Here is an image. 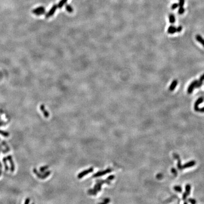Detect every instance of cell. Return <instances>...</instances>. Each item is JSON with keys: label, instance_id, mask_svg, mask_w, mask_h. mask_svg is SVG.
<instances>
[{"label": "cell", "instance_id": "1", "mask_svg": "<svg viewBox=\"0 0 204 204\" xmlns=\"http://www.w3.org/2000/svg\"><path fill=\"white\" fill-rule=\"evenodd\" d=\"M115 178L114 175L109 176L106 180H96V184L94 185L93 188L90 189L88 190V194L90 195H96L97 192H99L101 190L102 186L104 184H110L111 183V181L114 180Z\"/></svg>", "mask_w": 204, "mask_h": 204}, {"label": "cell", "instance_id": "2", "mask_svg": "<svg viewBox=\"0 0 204 204\" xmlns=\"http://www.w3.org/2000/svg\"><path fill=\"white\" fill-rule=\"evenodd\" d=\"M33 173L36 175V176L40 179H44L45 178H46L49 175H50V173H51V172L50 171H47L46 172H43V173H39L37 170H36V168H34L33 169Z\"/></svg>", "mask_w": 204, "mask_h": 204}, {"label": "cell", "instance_id": "3", "mask_svg": "<svg viewBox=\"0 0 204 204\" xmlns=\"http://www.w3.org/2000/svg\"><path fill=\"white\" fill-rule=\"evenodd\" d=\"M45 12V9L43 6L38 7L32 11V13L36 16H40L44 14Z\"/></svg>", "mask_w": 204, "mask_h": 204}, {"label": "cell", "instance_id": "4", "mask_svg": "<svg viewBox=\"0 0 204 204\" xmlns=\"http://www.w3.org/2000/svg\"><path fill=\"white\" fill-rule=\"evenodd\" d=\"M113 169L112 168H108L107 169H106L105 171H99L97 173H96L94 174L92 177L93 178H95V177H100V176H104L108 173H110L113 171Z\"/></svg>", "mask_w": 204, "mask_h": 204}, {"label": "cell", "instance_id": "5", "mask_svg": "<svg viewBox=\"0 0 204 204\" xmlns=\"http://www.w3.org/2000/svg\"><path fill=\"white\" fill-rule=\"evenodd\" d=\"M58 8V5L57 4H54L53 7L51 8L50 10L46 14L45 17L46 18H49L51 17H52L55 13Z\"/></svg>", "mask_w": 204, "mask_h": 204}, {"label": "cell", "instance_id": "6", "mask_svg": "<svg viewBox=\"0 0 204 204\" xmlns=\"http://www.w3.org/2000/svg\"><path fill=\"white\" fill-rule=\"evenodd\" d=\"M94 171V168L93 167H91L90 168H89L88 169L86 170L85 171H84L82 172H81L80 173H79L78 175V179H81L84 176H86V175H87L88 173H92Z\"/></svg>", "mask_w": 204, "mask_h": 204}, {"label": "cell", "instance_id": "7", "mask_svg": "<svg viewBox=\"0 0 204 204\" xmlns=\"http://www.w3.org/2000/svg\"><path fill=\"white\" fill-rule=\"evenodd\" d=\"M7 159L9 161L10 164L11 165V169H10L11 172L12 173H13L15 171V165H14V162H13V159H12V157L11 155H9V156H7Z\"/></svg>", "mask_w": 204, "mask_h": 204}, {"label": "cell", "instance_id": "8", "mask_svg": "<svg viewBox=\"0 0 204 204\" xmlns=\"http://www.w3.org/2000/svg\"><path fill=\"white\" fill-rule=\"evenodd\" d=\"M197 81L198 80H194L190 84V85L188 86V94H191L193 92L194 89L195 88V86H196V84Z\"/></svg>", "mask_w": 204, "mask_h": 204}, {"label": "cell", "instance_id": "9", "mask_svg": "<svg viewBox=\"0 0 204 204\" xmlns=\"http://www.w3.org/2000/svg\"><path fill=\"white\" fill-rule=\"evenodd\" d=\"M204 101V98L202 97H199L195 102V103L194 104V109L196 111V112H198L199 110V108H198V106L199 105H200V104L202 103V102Z\"/></svg>", "mask_w": 204, "mask_h": 204}, {"label": "cell", "instance_id": "10", "mask_svg": "<svg viewBox=\"0 0 204 204\" xmlns=\"http://www.w3.org/2000/svg\"><path fill=\"white\" fill-rule=\"evenodd\" d=\"M184 2H185V0H179V4L180 8L178 11V13L179 14H182L185 12V9L183 8Z\"/></svg>", "mask_w": 204, "mask_h": 204}, {"label": "cell", "instance_id": "11", "mask_svg": "<svg viewBox=\"0 0 204 204\" xmlns=\"http://www.w3.org/2000/svg\"><path fill=\"white\" fill-rule=\"evenodd\" d=\"M40 109L41 111L43 112L44 116L45 118H48L49 116V115H50V114H49V113L45 109L44 106L43 105H41L40 106Z\"/></svg>", "mask_w": 204, "mask_h": 204}, {"label": "cell", "instance_id": "12", "mask_svg": "<svg viewBox=\"0 0 204 204\" xmlns=\"http://www.w3.org/2000/svg\"><path fill=\"white\" fill-rule=\"evenodd\" d=\"M196 164V162L195 161H191L189 162H188L187 163L185 164L182 166V169L187 168H189L193 166Z\"/></svg>", "mask_w": 204, "mask_h": 204}, {"label": "cell", "instance_id": "13", "mask_svg": "<svg viewBox=\"0 0 204 204\" xmlns=\"http://www.w3.org/2000/svg\"><path fill=\"white\" fill-rule=\"evenodd\" d=\"M177 84H178V81L176 79L174 80L172 82V83H171V84L169 87V90L171 91H173L175 89V88H176Z\"/></svg>", "mask_w": 204, "mask_h": 204}, {"label": "cell", "instance_id": "14", "mask_svg": "<svg viewBox=\"0 0 204 204\" xmlns=\"http://www.w3.org/2000/svg\"><path fill=\"white\" fill-rule=\"evenodd\" d=\"M167 32L169 34H173L176 32V28L173 26H170L168 29Z\"/></svg>", "mask_w": 204, "mask_h": 204}, {"label": "cell", "instance_id": "15", "mask_svg": "<svg viewBox=\"0 0 204 204\" xmlns=\"http://www.w3.org/2000/svg\"><path fill=\"white\" fill-rule=\"evenodd\" d=\"M196 39L199 43H201L202 45L204 47V39H203V37L200 35H197L196 36Z\"/></svg>", "mask_w": 204, "mask_h": 204}, {"label": "cell", "instance_id": "16", "mask_svg": "<svg viewBox=\"0 0 204 204\" xmlns=\"http://www.w3.org/2000/svg\"><path fill=\"white\" fill-rule=\"evenodd\" d=\"M174 157L178 160L177 166H178V167L179 169L182 170V166L181 165V161H180V157H179V156L177 155H176V154H174Z\"/></svg>", "mask_w": 204, "mask_h": 204}, {"label": "cell", "instance_id": "17", "mask_svg": "<svg viewBox=\"0 0 204 204\" xmlns=\"http://www.w3.org/2000/svg\"><path fill=\"white\" fill-rule=\"evenodd\" d=\"M7 157H4L3 159V162L4 163V167H5V169L6 171H8L9 170V166H8V164L7 163Z\"/></svg>", "mask_w": 204, "mask_h": 204}, {"label": "cell", "instance_id": "18", "mask_svg": "<svg viewBox=\"0 0 204 204\" xmlns=\"http://www.w3.org/2000/svg\"><path fill=\"white\" fill-rule=\"evenodd\" d=\"M67 1L68 0H61L58 4L57 5L58 7L59 8H62L64 6V5L66 4Z\"/></svg>", "mask_w": 204, "mask_h": 204}, {"label": "cell", "instance_id": "19", "mask_svg": "<svg viewBox=\"0 0 204 204\" xmlns=\"http://www.w3.org/2000/svg\"><path fill=\"white\" fill-rule=\"evenodd\" d=\"M169 18L170 22L172 24L174 23V22H175V16H174V15L173 14H170Z\"/></svg>", "mask_w": 204, "mask_h": 204}, {"label": "cell", "instance_id": "20", "mask_svg": "<svg viewBox=\"0 0 204 204\" xmlns=\"http://www.w3.org/2000/svg\"><path fill=\"white\" fill-rule=\"evenodd\" d=\"M1 144L2 145H3L6 148L5 149H6L8 152H9L10 151V148L9 146H8L7 143L5 141H2Z\"/></svg>", "mask_w": 204, "mask_h": 204}, {"label": "cell", "instance_id": "21", "mask_svg": "<svg viewBox=\"0 0 204 204\" xmlns=\"http://www.w3.org/2000/svg\"><path fill=\"white\" fill-rule=\"evenodd\" d=\"M0 134L2 135L4 137H8L10 135V134L8 132L0 130Z\"/></svg>", "mask_w": 204, "mask_h": 204}, {"label": "cell", "instance_id": "22", "mask_svg": "<svg viewBox=\"0 0 204 204\" xmlns=\"http://www.w3.org/2000/svg\"><path fill=\"white\" fill-rule=\"evenodd\" d=\"M65 8H66V9L67 11V12H70V13H71L73 11V9L71 5H70L69 4L66 5Z\"/></svg>", "mask_w": 204, "mask_h": 204}, {"label": "cell", "instance_id": "23", "mask_svg": "<svg viewBox=\"0 0 204 204\" xmlns=\"http://www.w3.org/2000/svg\"><path fill=\"white\" fill-rule=\"evenodd\" d=\"M186 188V192L188 194V195L190 194V190H191V186L189 184H187L185 187Z\"/></svg>", "mask_w": 204, "mask_h": 204}, {"label": "cell", "instance_id": "24", "mask_svg": "<svg viewBox=\"0 0 204 204\" xmlns=\"http://www.w3.org/2000/svg\"><path fill=\"white\" fill-rule=\"evenodd\" d=\"M174 189L179 192H182V188L180 186H175L174 187Z\"/></svg>", "mask_w": 204, "mask_h": 204}, {"label": "cell", "instance_id": "25", "mask_svg": "<svg viewBox=\"0 0 204 204\" xmlns=\"http://www.w3.org/2000/svg\"><path fill=\"white\" fill-rule=\"evenodd\" d=\"M202 85H203V81H200V80H199L197 81V83L196 84L195 88H199V87H200L202 86Z\"/></svg>", "mask_w": 204, "mask_h": 204}, {"label": "cell", "instance_id": "26", "mask_svg": "<svg viewBox=\"0 0 204 204\" xmlns=\"http://www.w3.org/2000/svg\"><path fill=\"white\" fill-rule=\"evenodd\" d=\"M48 167H49V166H48V165H46V166H44L41 167L40 168L39 171H40V172L41 173L44 172V171H45V170H46L48 168Z\"/></svg>", "mask_w": 204, "mask_h": 204}, {"label": "cell", "instance_id": "27", "mask_svg": "<svg viewBox=\"0 0 204 204\" xmlns=\"http://www.w3.org/2000/svg\"><path fill=\"white\" fill-rule=\"evenodd\" d=\"M0 151H1L3 154H6V153L9 152L6 149H4L2 146V145L0 144Z\"/></svg>", "mask_w": 204, "mask_h": 204}, {"label": "cell", "instance_id": "28", "mask_svg": "<svg viewBox=\"0 0 204 204\" xmlns=\"http://www.w3.org/2000/svg\"><path fill=\"white\" fill-rule=\"evenodd\" d=\"M179 6V4H177V3L174 4H173V5L172 6V10H175V9H176L177 8H178Z\"/></svg>", "mask_w": 204, "mask_h": 204}, {"label": "cell", "instance_id": "29", "mask_svg": "<svg viewBox=\"0 0 204 204\" xmlns=\"http://www.w3.org/2000/svg\"><path fill=\"white\" fill-rule=\"evenodd\" d=\"M9 122H5L4 121H0V127H2L3 126H5L6 125H7L8 123Z\"/></svg>", "mask_w": 204, "mask_h": 204}, {"label": "cell", "instance_id": "30", "mask_svg": "<svg viewBox=\"0 0 204 204\" xmlns=\"http://www.w3.org/2000/svg\"><path fill=\"white\" fill-rule=\"evenodd\" d=\"M110 201V199L108 198H106L104 199L103 202L101 203H102V204H107V203H109Z\"/></svg>", "mask_w": 204, "mask_h": 204}, {"label": "cell", "instance_id": "31", "mask_svg": "<svg viewBox=\"0 0 204 204\" xmlns=\"http://www.w3.org/2000/svg\"><path fill=\"white\" fill-rule=\"evenodd\" d=\"M182 29V27L181 26H180L177 28H176V32H180L181 31Z\"/></svg>", "mask_w": 204, "mask_h": 204}, {"label": "cell", "instance_id": "32", "mask_svg": "<svg viewBox=\"0 0 204 204\" xmlns=\"http://www.w3.org/2000/svg\"><path fill=\"white\" fill-rule=\"evenodd\" d=\"M172 172L175 176H177V170L175 168H172Z\"/></svg>", "mask_w": 204, "mask_h": 204}, {"label": "cell", "instance_id": "33", "mask_svg": "<svg viewBox=\"0 0 204 204\" xmlns=\"http://www.w3.org/2000/svg\"><path fill=\"white\" fill-rule=\"evenodd\" d=\"M188 201L193 204L196 203V201L194 199H193V198H189L188 199Z\"/></svg>", "mask_w": 204, "mask_h": 204}, {"label": "cell", "instance_id": "34", "mask_svg": "<svg viewBox=\"0 0 204 204\" xmlns=\"http://www.w3.org/2000/svg\"><path fill=\"white\" fill-rule=\"evenodd\" d=\"M188 196V194L185 192L184 193V194H183V196H182V198L183 200H185L187 197V196Z\"/></svg>", "mask_w": 204, "mask_h": 204}, {"label": "cell", "instance_id": "35", "mask_svg": "<svg viewBox=\"0 0 204 204\" xmlns=\"http://www.w3.org/2000/svg\"><path fill=\"white\" fill-rule=\"evenodd\" d=\"M30 202V199L29 198H27L26 199L25 202L24 203L25 204H28Z\"/></svg>", "mask_w": 204, "mask_h": 204}, {"label": "cell", "instance_id": "36", "mask_svg": "<svg viewBox=\"0 0 204 204\" xmlns=\"http://www.w3.org/2000/svg\"><path fill=\"white\" fill-rule=\"evenodd\" d=\"M199 80H200L201 81H203L204 80V73L200 77Z\"/></svg>", "mask_w": 204, "mask_h": 204}, {"label": "cell", "instance_id": "37", "mask_svg": "<svg viewBox=\"0 0 204 204\" xmlns=\"http://www.w3.org/2000/svg\"><path fill=\"white\" fill-rule=\"evenodd\" d=\"M198 112H201V113H203L204 112V107L201 108H199V110Z\"/></svg>", "mask_w": 204, "mask_h": 204}, {"label": "cell", "instance_id": "38", "mask_svg": "<svg viewBox=\"0 0 204 204\" xmlns=\"http://www.w3.org/2000/svg\"><path fill=\"white\" fill-rule=\"evenodd\" d=\"M162 176H163V175H162V174H161V173H160V174H158L157 175V179H161L162 178Z\"/></svg>", "mask_w": 204, "mask_h": 204}, {"label": "cell", "instance_id": "39", "mask_svg": "<svg viewBox=\"0 0 204 204\" xmlns=\"http://www.w3.org/2000/svg\"><path fill=\"white\" fill-rule=\"evenodd\" d=\"M3 113H4V112H3V111H2V110L0 109V116H1V115L3 114Z\"/></svg>", "mask_w": 204, "mask_h": 204}, {"label": "cell", "instance_id": "40", "mask_svg": "<svg viewBox=\"0 0 204 204\" xmlns=\"http://www.w3.org/2000/svg\"><path fill=\"white\" fill-rule=\"evenodd\" d=\"M0 152H1V151H0ZM2 167H3L1 163V162H0V169H2Z\"/></svg>", "mask_w": 204, "mask_h": 204}, {"label": "cell", "instance_id": "41", "mask_svg": "<svg viewBox=\"0 0 204 204\" xmlns=\"http://www.w3.org/2000/svg\"><path fill=\"white\" fill-rule=\"evenodd\" d=\"M2 173V169H0V176H1Z\"/></svg>", "mask_w": 204, "mask_h": 204}, {"label": "cell", "instance_id": "42", "mask_svg": "<svg viewBox=\"0 0 204 204\" xmlns=\"http://www.w3.org/2000/svg\"><path fill=\"white\" fill-rule=\"evenodd\" d=\"M187 203H188L186 202H184V204H187Z\"/></svg>", "mask_w": 204, "mask_h": 204}, {"label": "cell", "instance_id": "43", "mask_svg": "<svg viewBox=\"0 0 204 204\" xmlns=\"http://www.w3.org/2000/svg\"><path fill=\"white\" fill-rule=\"evenodd\" d=\"M0 141H1V138H0Z\"/></svg>", "mask_w": 204, "mask_h": 204}]
</instances>
